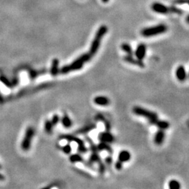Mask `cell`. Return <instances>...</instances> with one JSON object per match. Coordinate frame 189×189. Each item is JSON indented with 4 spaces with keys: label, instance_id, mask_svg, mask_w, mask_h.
<instances>
[{
    "label": "cell",
    "instance_id": "2",
    "mask_svg": "<svg viewBox=\"0 0 189 189\" xmlns=\"http://www.w3.org/2000/svg\"><path fill=\"white\" fill-rule=\"evenodd\" d=\"M107 31L108 28L106 25H102L97 30L96 34L95 35L94 39H93L90 44V51L88 52L92 55V57H93L97 53V51H98L101 44L102 39L105 36V34H107Z\"/></svg>",
    "mask_w": 189,
    "mask_h": 189
},
{
    "label": "cell",
    "instance_id": "5",
    "mask_svg": "<svg viewBox=\"0 0 189 189\" xmlns=\"http://www.w3.org/2000/svg\"><path fill=\"white\" fill-rule=\"evenodd\" d=\"M132 112L137 116L146 118V119L148 120V121L150 124L153 120L158 118V114L156 113L145 109V108L139 107V106L134 107L133 109H132Z\"/></svg>",
    "mask_w": 189,
    "mask_h": 189
},
{
    "label": "cell",
    "instance_id": "35",
    "mask_svg": "<svg viewBox=\"0 0 189 189\" xmlns=\"http://www.w3.org/2000/svg\"><path fill=\"white\" fill-rule=\"evenodd\" d=\"M4 100V97L1 95V93H0V104L3 103Z\"/></svg>",
    "mask_w": 189,
    "mask_h": 189
},
{
    "label": "cell",
    "instance_id": "9",
    "mask_svg": "<svg viewBox=\"0 0 189 189\" xmlns=\"http://www.w3.org/2000/svg\"><path fill=\"white\" fill-rule=\"evenodd\" d=\"M151 9L155 13L161 14H167L170 13L169 7H166L165 5L159 2H154L151 5Z\"/></svg>",
    "mask_w": 189,
    "mask_h": 189
},
{
    "label": "cell",
    "instance_id": "23",
    "mask_svg": "<svg viewBox=\"0 0 189 189\" xmlns=\"http://www.w3.org/2000/svg\"><path fill=\"white\" fill-rule=\"evenodd\" d=\"M0 82L1 84L4 85L6 87L9 88H13V84H12L11 81H9L8 78H7V76H5L4 75H0Z\"/></svg>",
    "mask_w": 189,
    "mask_h": 189
},
{
    "label": "cell",
    "instance_id": "14",
    "mask_svg": "<svg viewBox=\"0 0 189 189\" xmlns=\"http://www.w3.org/2000/svg\"><path fill=\"white\" fill-rule=\"evenodd\" d=\"M165 138V133L163 130L159 129L158 131L155 132L154 137H153V142L158 146H160L163 144L164 140Z\"/></svg>",
    "mask_w": 189,
    "mask_h": 189
},
{
    "label": "cell",
    "instance_id": "28",
    "mask_svg": "<svg viewBox=\"0 0 189 189\" xmlns=\"http://www.w3.org/2000/svg\"><path fill=\"white\" fill-rule=\"evenodd\" d=\"M51 121L52 123H53V126H56L60 122V116L58 115V114H54V115H53V116H52Z\"/></svg>",
    "mask_w": 189,
    "mask_h": 189
},
{
    "label": "cell",
    "instance_id": "11",
    "mask_svg": "<svg viewBox=\"0 0 189 189\" xmlns=\"http://www.w3.org/2000/svg\"><path fill=\"white\" fill-rule=\"evenodd\" d=\"M175 75L177 80L181 82H184L186 80L188 76H187V72L184 66L179 65L176 68L175 71Z\"/></svg>",
    "mask_w": 189,
    "mask_h": 189
},
{
    "label": "cell",
    "instance_id": "12",
    "mask_svg": "<svg viewBox=\"0 0 189 189\" xmlns=\"http://www.w3.org/2000/svg\"><path fill=\"white\" fill-rule=\"evenodd\" d=\"M60 61L58 58H54L52 60L50 73L52 76H57L60 74Z\"/></svg>",
    "mask_w": 189,
    "mask_h": 189
},
{
    "label": "cell",
    "instance_id": "16",
    "mask_svg": "<svg viewBox=\"0 0 189 189\" xmlns=\"http://www.w3.org/2000/svg\"><path fill=\"white\" fill-rule=\"evenodd\" d=\"M69 161L72 163H84L85 161L84 157L82 156L81 153H73V154H69Z\"/></svg>",
    "mask_w": 189,
    "mask_h": 189
},
{
    "label": "cell",
    "instance_id": "7",
    "mask_svg": "<svg viewBox=\"0 0 189 189\" xmlns=\"http://www.w3.org/2000/svg\"><path fill=\"white\" fill-rule=\"evenodd\" d=\"M97 139H98L99 142L109 143V144L114 142V140H115L113 134L110 132V131H108V130L99 132L98 136H97Z\"/></svg>",
    "mask_w": 189,
    "mask_h": 189
},
{
    "label": "cell",
    "instance_id": "33",
    "mask_svg": "<svg viewBox=\"0 0 189 189\" xmlns=\"http://www.w3.org/2000/svg\"><path fill=\"white\" fill-rule=\"evenodd\" d=\"M105 162L107 165H111L112 163H113V158H112V157L111 156V155H108V156L105 158Z\"/></svg>",
    "mask_w": 189,
    "mask_h": 189
},
{
    "label": "cell",
    "instance_id": "20",
    "mask_svg": "<svg viewBox=\"0 0 189 189\" xmlns=\"http://www.w3.org/2000/svg\"><path fill=\"white\" fill-rule=\"evenodd\" d=\"M97 128V125L95 123H91L88 126H86L84 127L83 128H81L77 131V134H87L88 132H90L93 130H95Z\"/></svg>",
    "mask_w": 189,
    "mask_h": 189
},
{
    "label": "cell",
    "instance_id": "29",
    "mask_svg": "<svg viewBox=\"0 0 189 189\" xmlns=\"http://www.w3.org/2000/svg\"><path fill=\"white\" fill-rule=\"evenodd\" d=\"M170 9V12L173 13H176V14H182L184 13V11H182L181 9H179V8L174 7V6H171V7H169Z\"/></svg>",
    "mask_w": 189,
    "mask_h": 189
},
{
    "label": "cell",
    "instance_id": "31",
    "mask_svg": "<svg viewBox=\"0 0 189 189\" xmlns=\"http://www.w3.org/2000/svg\"><path fill=\"white\" fill-rule=\"evenodd\" d=\"M174 4H188L189 6V0H174Z\"/></svg>",
    "mask_w": 189,
    "mask_h": 189
},
{
    "label": "cell",
    "instance_id": "38",
    "mask_svg": "<svg viewBox=\"0 0 189 189\" xmlns=\"http://www.w3.org/2000/svg\"><path fill=\"white\" fill-rule=\"evenodd\" d=\"M0 169H1V165H0Z\"/></svg>",
    "mask_w": 189,
    "mask_h": 189
},
{
    "label": "cell",
    "instance_id": "10",
    "mask_svg": "<svg viewBox=\"0 0 189 189\" xmlns=\"http://www.w3.org/2000/svg\"><path fill=\"white\" fill-rule=\"evenodd\" d=\"M134 56L140 60H143L146 57V46L144 43H140L137 46L135 51L134 52Z\"/></svg>",
    "mask_w": 189,
    "mask_h": 189
},
{
    "label": "cell",
    "instance_id": "25",
    "mask_svg": "<svg viewBox=\"0 0 189 189\" xmlns=\"http://www.w3.org/2000/svg\"><path fill=\"white\" fill-rule=\"evenodd\" d=\"M60 150L62 151V152L65 153V154L69 155L72 153V147L70 144H67L63 145V146H60Z\"/></svg>",
    "mask_w": 189,
    "mask_h": 189
},
{
    "label": "cell",
    "instance_id": "22",
    "mask_svg": "<svg viewBox=\"0 0 189 189\" xmlns=\"http://www.w3.org/2000/svg\"><path fill=\"white\" fill-rule=\"evenodd\" d=\"M53 125L52 123L51 120H46L44 123V130L47 134H51L53 130Z\"/></svg>",
    "mask_w": 189,
    "mask_h": 189
},
{
    "label": "cell",
    "instance_id": "19",
    "mask_svg": "<svg viewBox=\"0 0 189 189\" xmlns=\"http://www.w3.org/2000/svg\"><path fill=\"white\" fill-rule=\"evenodd\" d=\"M97 150L99 151H107L109 153V154H111L113 153V149H112L111 146H110L109 143H106V142H99L98 144L97 145Z\"/></svg>",
    "mask_w": 189,
    "mask_h": 189
},
{
    "label": "cell",
    "instance_id": "36",
    "mask_svg": "<svg viewBox=\"0 0 189 189\" xmlns=\"http://www.w3.org/2000/svg\"><path fill=\"white\" fill-rule=\"evenodd\" d=\"M186 22H188V23H189V15L187 16V18H186Z\"/></svg>",
    "mask_w": 189,
    "mask_h": 189
},
{
    "label": "cell",
    "instance_id": "15",
    "mask_svg": "<svg viewBox=\"0 0 189 189\" xmlns=\"http://www.w3.org/2000/svg\"><path fill=\"white\" fill-rule=\"evenodd\" d=\"M151 124L153 125V126H155L156 127L158 128V129L163 130H167L170 126V124L169 123V122L167 121V120H159L158 118L156 120H153L152 123H151Z\"/></svg>",
    "mask_w": 189,
    "mask_h": 189
},
{
    "label": "cell",
    "instance_id": "37",
    "mask_svg": "<svg viewBox=\"0 0 189 189\" xmlns=\"http://www.w3.org/2000/svg\"><path fill=\"white\" fill-rule=\"evenodd\" d=\"M102 2L104 3H107L109 0H102Z\"/></svg>",
    "mask_w": 189,
    "mask_h": 189
},
{
    "label": "cell",
    "instance_id": "6",
    "mask_svg": "<svg viewBox=\"0 0 189 189\" xmlns=\"http://www.w3.org/2000/svg\"><path fill=\"white\" fill-rule=\"evenodd\" d=\"M35 134V130L33 127H28L27 128L23 138H22L21 144H20V147L23 151H28L30 150L31 145H32V142L34 136Z\"/></svg>",
    "mask_w": 189,
    "mask_h": 189
},
{
    "label": "cell",
    "instance_id": "34",
    "mask_svg": "<svg viewBox=\"0 0 189 189\" xmlns=\"http://www.w3.org/2000/svg\"><path fill=\"white\" fill-rule=\"evenodd\" d=\"M5 180V176L2 174L0 173V182H3Z\"/></svg>",
    "mask_w": 189,
    "mask_h": 189
},
{
    "label": "cell",
    "instance_id": "17",
    "mask_svg": "<svg viewBox=\"0 0 189 189\" xmlns=\"http://www.w3.org/2000/svg\"><path fill=\"white\" fill-rule=\"evenodd\" d=\"M130 159H131V153L127 150H123L118 153V160L123 163H127Z\"/></svg>",
    "mask_w": 189,
    "mask_h": 189
},
{
    "label": "cell",
    "instance_id": "18",
    "mask_svg": "<svg viewBox=\"0 0 189 189\" xmlns=\"http://www.w3.org/2000/svg\"><path fill=\"white\" fill-rule=\"evenodd\" d=\"M60 123H61L62 126L65 128H67V129L71 128L72 125H73L72 120L67 114H64L62 117L60 118Z\"/></svg>",
    "mask_w": 189,
    "mask_h": 189
},
{
    "label": "cell",
    "instance_id": "32",
    "mask_svg": "<svg viewBox=\"0 0 189 189\" xmlns=\"http://www.w3.org/2000/svg\"><path fill=\"white\" fill-rule=\"evenodd\" d=\"M123 165V163L122 162H120V161H118V160L115 163V168L117 170H122Z\"/></svg>",
    "mask_w": 189,
    "mask_h": 189
},
{
    "label": "cell",
    "instance_id": "24",
    "mask_svg": "<svg viewBox=\"0 0 189 189\" xmlns=\"http://www.w3.org/2000/svg\"><path fill=\"white\" fill-rule=\"evenodd\" d=\"M96 119L100 120V121L102 122L103 123H104V125H105V127L106 128V130L110 131V130H111V124H110V123L108 121V120L106 119V118H105V117H104L103 116L97 115V117H96Z\"/></svg>",
    "mask_w": 189,
    "mask_h": 189
},
{
    "label": "cell",
    "instance_id": "3",
    "mask_svg": "<svg viewBox=\"0 0 189 189\" xmlns=\"http://www.w3.org/2000/svg\"><path fill=\"white\" fill-rule=\"evenodd\" d=\"M167 31V26L165 24H159L157 25L144 28L141 31V34L144 37H151L162 34Z\"/></svg>",
    "mask_w": 189,
    "mask_h": 189
},
{
    "label": "cell",
    "instance_id": "30",
    "mask_svg": "<svg viewBox=\"0 0 189 189\" xmlns=\"http://www.w3.org/2000/svg\"><path fill=\"white\" fill-rule=\"evenodd\" d=\"M105 170H106L105 165L102 163V162H101L100 163L98 164V171L99 173L103 174H105Z\"/></svg>",
    "mask_w": 189,
    "mask_h": 189
},
{
    "label": "cell",
    "instance_id": "13",
    "mask_svg": "<svg viewBox=\"0 0 189 189\" xmlns=\"http://www.w3.org/2000/svg\"><path fill=\"white\" fill-rule=\"evenodd\" d=\"M93 102L97 106L107 107L110 104V99L107 97L99 95V96H96L93 99Z\"/></svg>",
    "mask_w": 189,
    "mask_h": 189
},
{
    "label": "cell",
    "instance_id": "26",
    "mask_svg": "<svg viewBox=\"0 0 189 189\" xmlns=\"http://www.w3.org/2000/svg\"><path fill=\"white\" fill-rule=\"evenodd\" d=\"M168 186L171 189H179L181 188V184L177 180L172 179L169 182Z\"/></svg>",
    "mask_w": 189,
    "mask_h": 189
},
{
    "label": "cell",
    "instance_id": "4",
    "mask_svg": "<svg viewBox=\"0 0 189 189\" xmlns=\"http://www.w3.org/2000/svg\"><path fill=\"white\" fill-rule=\"evenodd\" d=\"M60 139L63 140H66L69 142H74L77 144V151L78 153L81 154H85L88 151V148L86 146L84 141L77 137L72 135V134H63L60 136Z\"/></svg>",
    "mask_w": 189,
    "mask_h": 189
},
{
    "label": "cell",
    "instance_id": "1",
    "mask_svg": "<svg viewBox=\"0 0 189 189\" xmlns=\"http://www.w3.org/2000/svg\"><path fill=\"white\" fill-rule=\"evenodd\" d=\"M92 58V55L90 53H84L80 55L78 58L74 60L72 63L69 65H64L60 69V74H67L69 72L78 71L84 67V65L86 62H89Z\"/></svg>",
    "mask_w": 189,
    "mask_h": 189
},
{
    "label": "cell",
    "instance_id": "21",
    "mask_svg": "<svg viewBox=\"0 0 189 189\" xmlns=\"http://www.w3.org/2000/svg\"><path fill=\"white\" fill-rule=\"evenodd\" d=\"M120 49L123 52H125L127 55H133L134 51L132 50V48L131 47L129 43H123L121 45H120Z\"/></svg>",
    "mask_w": 189,
    "mask_h": 189
},
{
    "label": "cell",
    "instance_id": "27",
    "mask_svg": "<svg viewBox=\"0 0 189 189\" xmlns=\"http://www.w3.org/2000/svg\"><path fill=\"white\" fill-rule=\"evenodd\" d=\"M41 72H39V71H36V70H33V69H30V71L28 72L29 74V77H30V79H34V78H37L39 74H40Z\"/></svg>",
    "mask_w": 189,
    "mask_h": 189
},
{
    "label": "cell",
    "instance_id": "8",
    "mask_svg": "<svg viewBox=\"0 0 189 189\" xmlns=\"http://www.w3.org/2000/svg\"><path fill=\"white\" fill-rule=\"evenodd\" d=\"M123 60L125 62H128V63L130 64V65H135L137 67L141 68H144L145 67V64L143 62V60H139L136 57L134 58L132 55H125L123 57Z\"/></svg>",
    "mask_w": 189,
    "mask_h": 189
}]
</instances>
